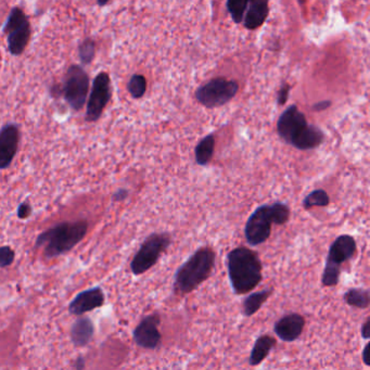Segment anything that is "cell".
<instances>
[{"label": "cell", "instance_id": "10", "mask_svg": "<svg viewBox=\"0 0 370 370\" xmlns=\"http://www.w3.org/2000/svg\"><path fill=\"white\" fill-rule=\"evenodd\" d=\"M111 79L107 72H100L95 77L92 92L87 102L86 122H96L101 117L104 110L111 99Z\"/></svg>", "mask_w": 370, "mask_h": 370}, {"label": "cell", "instance_id": "4", "mask_svg": "<svg viewBox=\"0 0 370 370\" xmlns=\"http://www.w3.org/2000/svg\"><path fill=\"white\" fill-rule=\"evenodd\" d=\"M88 223L85 220L64 222L43 231L36 239V246L43 248V255L52 259L71 251L86 236Z\"/></svg>", "mask_w": 370, "mask_h": 370}, {"label": "cell", "instance_id": "20", "mask_svg": "<svg viewBox=\"0 0 370 370\" xmlns=\"http://www.w3.org/2000/svg\"><path fill=\"white\" fill-rule=\"evenodd\" d=\"M215 148V137L214 135H208L201 139L198 145L195 146V162L201 166H206L212 160Z\"/></svg>", "mask_w": 370, "mask_h": 370}, {"label": "cell", "instance_id": "22", "mask_svg": "<svg viewBox=\"0 0 370 370\" xmlns=\"http://www.w3.org/2000/svg\"><path fill=\"white\" fill-rule=\"evenodd\" d=\"M330 198L328 193L324 191V189H316V191H312L305 197L303 200V206L306 210L314 208V206H320V208H324V206H329Z\"/></svg>", "mask_w": 370, "mask_h": 370}, {"label": "cell", "instance_id": "16", "mask_svg": "<svg viewBox=\"0 0 370 370\" xmlns=\"http://www.w3.org/2000/svg\"><path fill=\"white\" fill-rule=\"evenodd\" d=\"M269 14V1L265 0H251L249 1L246 14L244 17V26L250 31L261 28Z\"/></svg>", "mask_w": 370, "mask_h": 370}, {"label": "cell", "instance_id": "3", "mask_svg": "<svg viewBox=\"0 0 370 370\" xmlns=\"http://www.w3.org/2000/svg\"><path fill=\"white\" fill-rule=\"evenodd\" d=\"M215 259L213 249L210 246L198 249L176 271L174 292L177 295H185L198 289L212 274Z\"/></svg>", "mask_w": 370, "mask_h": 370}, {"label": "cell", "instance_id": "32", "mask_svg": "<svg viewBox=\"0 0 370 370\" xmlns=\"http://www.w3.org/2000/svg\"><path fill=\"white\" fill-rule=\"evenodd\" d=\"M127 197H128V191H127L126 189H119V191H117V193L113 195V200L119 202V201L125 200Z\"/></svg>", "mask_w": 370, "mask_h": 370}, {"label": "cell", "instance_id": "2", "mask_svg": "<svg viewBox=\"0 0 370 370\" xmlns=\"http://www.w3.org/2000/svg\"><path fill=\"white\" fill-rule=\"evenodd\" d=\"M227 269L233 292L238 295L253 291L263 279L259 254L246 246H239L229 252Z\"/></svg>", "mask_w": 370, "mask_h": 370}, {"label": "cell", "instance_id": "18", "mask_svg": "<svg viewBox=\"0 0 370 370\" xmlns=\"http://www.w3.org/2000/svg\"><path fill=\"white\" fill-rule=\"evenodd\" d=\"M276 339L271 335H264L257 338L252 349L249 362L251 366H257L269 356L271 351L276 347Z\"/></svg>", "mask_w": 370, "mask_h": 370}, {"label": "cell", "instance_id": "11", "mask_svg": "<svg viewBox=\"0 0 370 370\" xmlns=\"http://www.w3.org/2000/svg\"><path fill=\"white\" fill-rule=\"evenodd\" d=\"M160 322L161 317L157 313L144 317L133 332L135 343L146 350L157 349L162 341V335L159 330Z\"/></svg>", "mask_w": 370, "mask_h": 370}, {"label": "cell", "instance_id": "28", "mask_svg": "<svg viewBox=\"0 0 370 370\" xmlns=\"http://www.w3.org/2000/svg\"><path fill=\"white\" fill-rule=\"evenodd\" d=\"M290 90H291V86L289 84L286 83L282 84V88L279 89L278 94H277V104L279 106H284L288 101Z\"/></svg>", "mask_w": 370, "mask_h": 370}, {"label": "cell", "instance_id": "31", "mask_svg": "<svg viewBox=\"0 0 370 370\" xmlns=\"http://www.w3.org/2000/svg\"><path fill=\"white\" fill-rule=\"evenodd\" d=\"M331 106V101H322L318 102V104H315L313 106V111L320 112L324 111V110L328 109V108Z\"/></svg>", "mask_w": 370, "mask_h": 370}, {"label": "cell", "instance_id": "34", "mask_svg": "<svg viewBox=\"0 0 370 370\" xmlns=\"http://www.w3.org/2000/svg\"><path fill=\"white\" fill-rule=\"evenodd\" d=\"M77 370H84L85 368V360L83 358H79L75 360V364H74Z\"/></svg>", "mask_w": 370, "mask_h": 370}, {"label": "cell", "instance_id": "9", "mask_svg": "<svg viewBox=\"0 0 370 370\" xmlns=\"http://www.w3.org/2000/svg\"><path fill=\"white\" fill-rule=\"evenodd\" d=\"M89 90V75L81 66L73 64L64 77V98L74 111H79L86 104Z\"/></svg>", "mask_w": 370, "mask_h": 370}, {"label": "cell", "instance_id": "25", "mask_svg": "<svg viewBox=\"0 0 370 370\" xmlns=\"http://www.w3.org/2000/svg\"><path fill=\"white\" fill-rule=\"evenodd\" d=\"M96 56V41L86 39L79 45V57L81 64L88 66Z\"/></svg>", "mask_w": 370, "mask_h": 370}, {"label": "cell", "instance_id": "30", "mask_svg": "<svg viewBox=\"0 0 370 370\" xmlns=\"http://www.w3.org/2000/svg\"><path fill=\"white\" fill-rule=\"evenodd\" d=\"M360 333H362V339L368 340L370 338V318H367L364 324L362 326V330H360Z\"/></svg>", "mask_w": 370, "mask_h": 370}, {"label": "cell", "instance_id": "5", "mask_svg": "<svg viewBox=\"0 0 370 370\" xmlns=\"http://www.w3.org/2000/svg\"><path fill=\"white\" fill-rule=\"evenodd\" d=\"M290 215L289 206L282 202L259 206L246 221L244 236L248 244L252 246L264 244L271 237V225H284Z\"/></svg>", "mask_w": 370, "mask_h": 370}, {"label": "cell", "instance_id": "27", "mask_svg": "<svg viewBox=\"0 0 370 370\" xmlns=\"http://www.w3.org/2000/svg\"><path fill=\"white\" fill-rule=\"evenodd\" d=\"M14 259H16V253L10 246H0V269L11 266Z\"/></svg>", "mask_w": 370, "mask_h": 370}, {"label": "cell", "instance_id": "1", "mask_svg": "<svg viewBox=\"0 0 370 370\" xmlns=\"http://www.w3.org/2000/svg\"><path fill=\"white\" fill-rule=\"evenodd\" d=\"M277 133L288 145L299 150L316 149L326 138L320 127L309 124L304 113L294 104L279 117Z\"/></svg>", "mask_w": 370, "mask_h": 370}, {"label": "cell", "instance_id": "8", "mask_svg": "<svg viewBox=\"0 0 370 370\" xmlns=\"http://www.w3.org/2000/svg\"><path fill=\"white\" fill-rule=\"evenodd\" d=\"M7 35L8 49L12 56H21L31 39V24L20 7H13L3 26Z\"/></svg>", "mask_w": 370, "mask_h": 370}, {"label": "cell", "instance_id": "14", "mask_svg": "<svg viewBox=\"0 0 370 370\" xmlns=\"http://www.w3.org/2000/svg\"><path fill=\"white\" fill-rule=\"evenodd\" d=\"M104 304V293L101 288L95 286L77 294L70 303L69 312L74 316H81L85 313L92 312Z\"/></svg>", "mask_w": 370, "mask_h": 370}, {"label": "cell", "instance_id": "7", "mask_svg": "<svg viewBox=\"0 0 370 370\" xmlns=\"http://www.w3.org/2000/svg\"><path fill=\"white\" fill-rule=\"evenodd\" d=\"M239 92L236 81L225 77H215L195 90V99L208 109L222 107L228 104Z\"/></svg>", "mask_w": 370, "mask_h": 370}, {"label": "cell", "instance_id": "35", "mask_svg": "<svg viewBox=\"0 0 370 370\" xmlns=\"http://www.w3.org/2000/svg\"><path fill=\"white\" fill-rule=\"evenodd\" d=\"M97 3H98V6H100V7H104V6H107L109 3H108V1H98Z\"/></svg>", "mask_w": 370, "mask_h": 370}, {"label": "cell", "instance_id": "26", "mask_svg": "<svg viewBox=\"0 0 370 370\" xmlns=\"http://www.w3.org/2000/svg\"><path fill=\"white\" fill-rule=\"evenodd\" d=\"M340 276H341V269L326 264L324 271H322V282L324 286H335L339 282Z\"/></svg>", "mask_w": 370, "mask_h": 370}, {"label": "cell", "instance_id": "33", "mask_svg": "<svg viewBox=\"0 0 370 370\" xmlns=\"http://www.w3.org/2000/svg\"><path fill=\"white\" fill-rule=\"evenodd\" d=\"M368 349H369V344H366L365 347H364V350H362V362H364V364H365L366 366H369V358H368Z\"/></svg>", "mask_w": 370, "mask_h": 370}, {"label": "cell", "instance_id": "21", "mask_svg": "<svg viewBox=\"0 0 370 370\" xmlns=\"http://www.w3.org/2000/svg\"><path fill=\"white\" fill-rule=\"evenodd\" d=\"M344 301L347 305L356 309H366L369 307V292L360 288H353L344 294Z\"/></svg>", "mask_w": 370, "mask_h": 370}, {"label": "cell", "instance_id": "12", "mask_svg": "<svg viewBox=\"0 0 370 370\" xmlns=\"http://www.w3.org/2000/svg\"><path fill=\"white\" fill-rule=\"evenodd\" d=\"M20 128L14 123H8L0 130V170L10 166L18 153Z\"/></svg>", "mask_w": 370, "mask_h": 370}, {"label": "cell", "instance_id": "6", "mask_svg": "<svg viewBox=\"0 0 370 370\" xmlns=\"http://www.w3.org/2000/svg\"><path fill=\"white\" fill-rule=\"evenodd\" d=\"M171 241L170 235L165 233H151L147 237L130 262L133 274L139 276L153 269L162 254L168 250Z\"/></svg>", "mask_w": 370, "mask_h": 370}, {"label": "cell", "instance_id": "15", "mask_svg": "<svg viewBox=\"0 0 370 370\" xmlns=\"http://www.w3.org/2000/svg\"><path fill=\"white\" fill-rule=\"evenodd\" d=\"M304 327V317L297 313H292L282 317L275 324L274 331L277 337L284 342H293L301 337Z\"/></svg>", "mask_w": 370, "mask_h": 370}, {"label": "cell", "instance_id": "23", "mask_svg": "<svg viewBox=\"0 0 370 370\" xmlns=\"http://www.w3.org/2000/svg\"><path fill=\"white\" fill-rule=\"evenodd\" d=\"M127 90L133 98L140 99L142 97L145 96L147 90V79L144 75L135 74L127 83Z\"/></svg>", "mask_w": 370, "mask_h": 370}, {"label": "cell", "instance_id": "29", "mask_svg": "<svg viewBox=\"0 0 370 370\" xmlns=\"http://www.w3.org/2000/svg\"><path fill=\"white\" fill-rule=\"evenodd\" d=\"M31 214L32 206L31 204H30V202L24 201V202L21 203L18 208V217L20 218V220H26V218L31 216Z\"/></svg>", "mask_w": 370, "mask_h": 370}, {"label": "cell", "instance_id": "19", "mask_svg": "<svg viewBox=\"0 0 370 370\" xmlns=\"http://www.w3.org/2000/svg\"><path fill=\"white\" fill-rule=\"evenodd\" d=\"M273 289L262 290L260 292L249 294L248 297L242 302V314L246 317L253 316L259 312L264 303L271 298Z\"/></svg>", "mask_w": 370, "mask_h": 370}, {"label": "cell", "instance_id": "24", "mask_svg": "<svg viewBox=\"0 0 370 370\" xmlns=\"http://www.w3.org/2000/svg\"><path fill=\"white\" fill-rule=\"evenodd\" d=\"M248 6V0H228L227 1L226 7L235 23L239 24L244 21V13L246 12Z\"/></svg>", "mask_w": 370, "mask_h": 370}, {"label": "cell", "instance_id": "17", "mask_svg": "<svg viewBox=\"0 0 370 370\" xmlns=\"http://www.w3.org/2000/svg\"><path fill=\"white\" fill-rule=\"evenodd\" d=\"M95 333V326L88 317H79L71 328V340L77 347H83L92 341Z\"/></svg>", "mask_w": 370, "mask_h": 370}, {"label": "cell", "instance_id": "13", "mask_svg": "<svg viewBox=\"0 0 370 370\" xmlns=\"http://www.w3.org/2000/svg\"><path fill=\"white\" fill-rule=\"evenodd\" d=\"M356 251L358 244L355 239L350 235H341L330 246L326 264L341 269L343 263H347L354 257Z\"/></svg>", "mask_w": 370, "mask_h": 370}]
</instances>
